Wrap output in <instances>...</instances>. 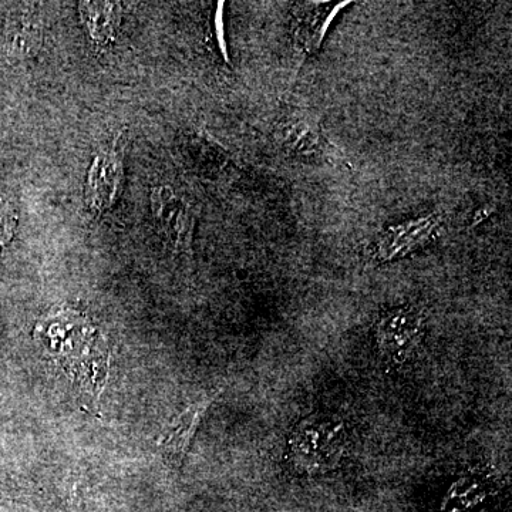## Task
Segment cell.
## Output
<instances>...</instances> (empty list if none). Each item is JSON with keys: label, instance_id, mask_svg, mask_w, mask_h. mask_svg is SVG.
I'll return each mask as SVG.
<instances>
[{"label": "cell", "instance_id": "7", "mask_svg": "<svg viewBox=\"0 0 512 512\" xmlns=\"http://www.w3.org/2000/svg\"><path fill=\"white\" fill-rule=\"evenodd\" d=\"M82 23L97 46H106L116 39L121 23L120 3L83 2L79 5Z\"/></svg>", "mask_w": 512, "mask_h": 512}, {"label": "cell", "instance_id": "9", "mask_svg": "<svg viewBox=\"0 0 512 512\" xmlns=\"http://www.w3.org/2000/svg\"><path fill=\"white\" fill-rule=\"evenodd\" d=\"M15 228V214L8 202L0 200V245L8 242Z\"/></svg>", "mask_w": 512, "mask_h": 512}, {"label": "cell", "instance_id": "2", "mask_svg": "<svg viewBox=\"0 0 512 512\" xmlns=\"http://www.w3.org/2000/svg\"><path fill=\"white\" fill-rule=\"evenodd\" d=\"M123 147L116 138L111 146L97 151L87 174L86 197L90 210L101 214L113 207L123 184Z\"/></svg>", "mask_w": 512, "mask_h": 512}, {"label": "cell", "instance_id": "1", "mask_svg": "<svg viewBox=\"0 0 512 512\" xmlns=\"http://www.w3.org/2000/svg\"><path fill=\"white\" fill-rule=\"evenodd\" d=\"M151 210L161 234L174 248L190 251L197 221V212L191 202L170 185H163L151 194Z\"/></svg>", "mask_w": 512, "mask_h": 512}, {"label": "cell", "instance_id": "6", "mask_svg": "<svg viewBox=\"0 0 512 512\" xmlns=\"http://www.w3.org/2000/svg\"><path fill=\"white\" fill-rule=\"evenodd\" d=\"M279 140L282 147L293 157H323L328 151V141L318 121L305 113H289L279 124Z\"/></svg>", "mask_w": 512, "mask_h": 512}, {"label": "cell", "instance_id": "3", "mask_svg": "<svg viewBox=\"0 0 512 512\" xmlns=\"http://www.w3.org/2000/svg\"><path fill=\"white\" fill-rule=\"evenodd\" d=\"M349 2L299 3L293 13V43L301 59L315 55L336 15Z\"/></svg>", "mask_w": 512, "mask_h": 512}, {"label": "cell", "instance_id": "4", "mask_svg": "<svg viewBox=\"0 0 512 512\" xmlns=\"http://www.w3.org/2000/svg\"><path fill=\"white\" fill-rule=\"evenodd\" d=\"M441 224L443 221L437 215H426L393 225L377 242L376 258L389 262L412 254L436 237Z\"/></svg>", "mask_w": 512, "mask_h": 512}, {"label": "cell", "instance_id": "5", "mask_svg": "<svg viewBox=\"0 0 512 512\" xmlns=\"http://www.w3.org/2000/svg\"><path fill=\"white\" fill-rule=\"evenodd\" d=\"M221 392V389L211 390L201 394L195 402L188 404L187 409L175 417L170 429L158 441L161 453L171 466L178 467L183 464L202 417Z\"/></svg>", "mask_w": 512, "mask_h": 512}, {"label": "cell", "instance_id": "8", "mask_svg": "<svg viewBox=\"0 0 512 512\" xmlns=\"http://www.w3.org/2000/svg\"><path fill=\"white\" fill-rule=\"evenodd\" d=\"M40 30L26 25V23H19L10 33V42H12L13 49L16 50H29L30 47L36 46Z\"/></svg>", "mask_w": 512, "mask_h": 512}]
</instances>
